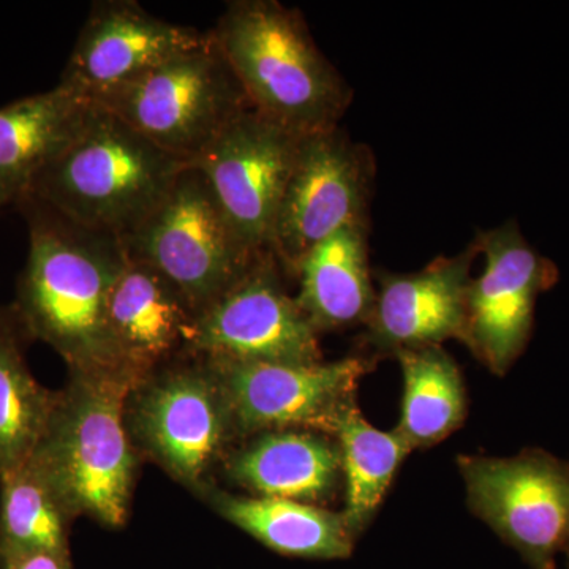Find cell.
Segmentation results:
<instances>
[{
  "instance_id": "15",
  "label": "cell",
  "mask_w": 569,
  "mask_h": 569,
  "mask_svg": "<svg viewBox=\"0 0 569 569\" xmlns=\"http://www.w3.org/2000/svg\"><path fill=\"white\" fill-rule=\"evenodd\" d=\"M477 241L455 257H438L411 274H378L372 316L365 340L377 353L396 355L413 348L441 347L462 336L471 266Z\"/></svg>"
},
{
  "instance_id": "5",
  "label": "cell",
  "mask_w": 569,
  "mask_h": 569,
  "mask_svg": "<svg viewBox=\"0 0 569 569\" xmlns=\"http://www.w3.org/2000/svg\"><path fill=\"white\" fill-rule=\"evenodd\" d=\"M126 419L138 452L198 497L212 488L213 468L238 440L219 380L194 355L141 380L127 400Z\"/></svg>"
},
{
  "instance_id": "17",
  "label": "cell",
  "mask_w": 569,
  "mask_h": 569,
  "mask_svg": "<svg viewBox=\"0 0 569 569\" xmlns=\"http://www.w3.org/2000/svg\"><path fill=\"white\" fill-rule=\"evenodd\" d=\"M230 481L254 497L320 505L342 478L336 438L313 430H269L249 437L223 460Z\"/></svg>"
},
{
  "instance_id": "24",
  "label": "cell",
  "mask_w": 569,
  "mask_h": 569,
  "mask_svg": "<svg viewBox=\"0 0 569 569\" xmlns=\"http://www.w3.org/2000/svg\"><path fill=\"white\" fill-rule=\"evenodd\" d=\"M74 516L31 460L0 475V552L70 556Z\"/></svg>"
},
{
  "instance_id": "13",
  "label": "cell",
  "mask_w": 569,
  "mask_h": 569,
  "mask_svg": "<svg viewBox=\"0 0 569 569\" xmlns=\"http://www.w3.org/2000/svg\"><path fill=\"white\" fill-rule=\"evenodd\" d=\"M305 137L250 108L190 163L208 179L224 216L253 252L269 250Z\"/></svg>"
},
{
  "instance_id": "8",
  "label": "cell",
  "mask_w": 569,
  "mask_h": 569,
  "mask_svg": "<svg viewBox=\"0 0 569 569\" xmlns=\"http://www.w3.org/2000/svg\"><path fill=\"white\" fill-rule=\"evenodd\" d=\"M377 163L369 146L342 127L306 134L288 179L269 250L284 274L310 250L350 224H370Z\"/></svg>"
},
{
  "instance_id": "19",
  "label": "cell",
  "mask_w": 569,
  "mask_h": 569,
  "mask_svg": "<svg viewBox=\"0 0 569 569\" xmlns=\"http://www.w3.org/2000/svg\"><path fill=\"white\" fill-rule=\"evenodd\" d=\"M370 224H350L306 254L296 296L318 332L367 325L376 306L369 264Z\"/></svg>"
},
{
  "instance_id": "18",
  "label": "cell",
  "mask_w": 569,
  "mask_h": 569,
  "mask_svg": "<svg viewBox=\"0 0 569 569\" xmlns=\"http://www.w3.org/2000/svg\"><path fill=\"white\" fill-rule=\"evenodd\" d=\"M97 103L58 82L0 108V201L17 204L37 176L77 140Z\"/></svg>"
},
{
  "instance_id": "23",
  "label": "cell",
  "mask_w": 569,
  "mask_h": 569,
  "mask_svg": "<svg viewBox=\"0 0 569 569\" xmlns=\"http://www.w3.org/2000/svg\"><path fill=\"white\" fill-rule=\"evenodd\" d=\"M342 459L348 530L358 538L376 518L403 459L413 449L397 430H380L361 415L358 403L348 408L336 427Z\"/></svg>"
},
{
  "instance_id": "16",
  "label": "cell",
  "mask_w": 569,
  "mask_h": 569,
  "mask_svg": "<svg viewBox=\"0 0 569 569\" xmlns=\"http://www.w3.org/2000/svg\"><path fill=\"white\" fill-rule=\"evenodd\" d=\"M107 320L119 365L141 381L190 355L198 313L167 277L127 258L111 290Z\"/></svg>"
},
{
  "instance_id": "26",
  "label": "cell",
  "mask_w": 569,
  "mask_h": 569,
  "mask_svg": "<svg viewBox=\"0 0 569 569\" xmlns=\"http://www.w3.org/2000/svg\"><path fill=\"white\" fill-rule=\"evenodd\" d=\"M567 565H568V569H569V550L567 552Z\"/></svg>"
},
{
  "instance_id": "14",
  "label": "cell",
  "mask_w": 569,
  "mask_h": 569,
  "mask_svg": "<svg viewBox=\"0 0 569 569\" xmlns=\"http://www.w3.org/2000/svg\"><path fill=\"white\" fill-rule=\"evenodd\" d=\"M206 32L153 17L133 0L92 3L61 84L99 99L204 40Z\"/></svg>"
},
{
  "instance_id": "2",
  "label": "cell",
  "mask_w": 569,
  "mask_h": 569,
  "mask_svg": "<svg viewBox=\"0 0 569 569\" xmlns=\"http://www.w3.org/2000/svg\"><path fill=\"white\" fill-rule=\"evenodd\" d=\"M140 383L123 367L69 369L31 462L74 519L107 529L129 520L140 452L127 427V400Z\"/></svg>"
},
{
  "instance_id": "7",
  "label": "cell",
  "mask_w": 569,
  "mask_h": 569,
  "mask_svg": "<svg viewBox=\"0 0 569 569\" xmlns=\"http://www.w3.org/2000/svg\"><path fill=\"white\" fill-rule=\"evenodd\" d=\"M121 241L129 260L167 277L198 317L263 253L253 252L239 238L208 179L190 163L162 201Z\"/></svg>"
},
{
  "instance_id": "21",
  "label": "cell",
  "mask_w": 569,
  "mask_h": 569,
  "mask_svg": "<svg viewBox=\"0 0 569 569\" xmlns=\"http://www.w3.org/2000/svg\"><path fill=\"white\" fill-rule=\"evenodd\" d=\"M395 356L403 378L396 430L411 449L433 447L456 432L467 417L462 372L441 347L413 348Z\"/></svg>"
},
{
  "instance_id": "4",
  "label": "cell",
  "mask_w": 569,
  "mask_h": 569,
  "mask_svg": "<svg viewBox=\"0 0 569 569\" xmlns=\"http://www.w3.org/2000/svg\"><path fill=\"white\" fill-rule=\"evenodd\" d=\"M187 164L97 104L80 137L37 176L26 197L81 227L123 239Z\"/></svg>"
},
{
  "instance_id": "3",
  "label": "cell",
  "mask_w": 569,
  "mask_h": 569,
  "mask_svg": "<svg viewBox=\"0 0 569 569\" xmlns=\"http://www.w3.org/2000/svg\"><path fill=\"white\" fill-rule=\"evenodd\" d=\"M209 33L254 111L299 134L340 127L353 88L318 48L301 11L279 0H234Z\"/></svg>"
},
{
  "instance_id": "6",
  "label": "cell",
  "mask_w": 569,
  "mask_h": 569,
  "mask_svg": "<svg viewBox=\"0 0 569 569\" xmlns=\"http://www.w3.org/2000/svg\"><path fill=\"white\" fill-rule=\"evenodd\" d=\"M93 102L186 163L252 108L209 32L192 50Z\"/></svg>"
},
{
  "instance_id": "11",
  "label": "cell",
  "mask_w": 569,
  "mask_h": 569,
  "mask_svg": "<svg viewBox=\"0 0 569 569\" xmlns=\"http://www.w3.org/2000/svg\"><path fill=\"white\" fill-rule=\"evenodd\" d=\"M485 269L468 284L460 342L490 372L507 376L529 343L539 295L559 280V269L507 222L475 238Z\"/></svg>"
},
{
  "instance_id": "27",
  "label": "cell",
  "mask_w": 569,
  "mask_h": 569,
  "mask_svg": "<svg viewBox=\"0 0 569 569\" xmlns=\"http://www.w3.org/2000/svg\"><path fill=\"white\" fill-rule=\"evenodd\" d=\"M2 208H6V204H3L2 201H0V209Z\"/></svg>"
},
{
  "instance_id": "9",
  "label": "cell",
  "mask_w": 569,
  "mask_h": 569,
  "mask_svg": "<svg viewBox=\"0 0 569 569\" xmlns=\"http://www.w3.org/2000/svg\"><path fill=\"white\" fill-rule=\"evenodd\" d=\"M471 511L530 569H556L569 550V462L542 449L515 458L460 456Z\"/></svg>"
},
{
  "instance_id": "12",
  "label": "cell",
  "mask_w": 569,
  "mask_h": 569,
  "mask_svg": "<svg viewBox=\"0 0 569 569\" xmlns=\"http://www.w3.org/2000/svg\"><path fill=\"white\" fill-rule=\"evenodd\" d=\"M271 250L198 317L190 355L241 362L323 361L320 332L283 284Z\"/></svg>"
},
{
  "instance_id": "22",
  "label": "cell",
  "mask_w": 569,
  "mask_h": 569,
  "mask_svg": "<svg viewBox=\"0 0 569 569\" xmlns=\"http://www.w3.org/2000/svg\"><path fill=\"white\" fill-rule=\"evenodd\" d=\"M26 339L14 310L0 309V475L28 462L58 399L32 376Z\"/></svg>"
},
{
  "instance_id": "10",
  "label": "cell",
  "mask_w": 569,
  "mask_h": 569,
  "mask_svg": "<svg viewBox=\"0 0 569 569\" xmlns=\"http://www.w3.org/2000/svg\"><path fill=\"white\" fill-rule=\"evenodd\" d=\"M200 358L222 387L238 438L287 429L335 438L340 418L355 406L359 383L373 362L365 356L307 365Z\"/></svg>"
},
{
  "instance_id": "20",
  "label": "cell",
  "mask_w": 569,
  "mask_h": 569,
  "mask_svg": "<svg viewBox=\"0 0 569 569\" xmlns=\"http://www.w3.org/2000/svg\"><path fill=\"white\" fill-rule=\"evenodd\" d=\"M201 498L220 518L280 556L342 560L353 552L355 538L342 512L287 498L238 496L213 486Z\"/></svg>"
},
{
  "instance_id": "25",
  "label": "cell",
  "mask_w": 569,
  "mask_h": 569,
  "mask_svg": "<svg viewBox=\"0 0 569 569\" xmlns=\"http://www.w3.org/2000/svg\"><path fill=\"white\" fill-rule=\"evenodd\" d=\"M0 569H73V563L67 553L0 552Z\"/></svg>"
},
{
  "instance_id": "1",
  "label": "cell",
  "mask_w": 569,
  "mask_h": 569,
  "mask_svg": "<svg viewBox=\"0 0 569 569\" xmlns=\"http://www.w3.org/2000/svg\"><path fill=\"white\" fill-rule=\"evenodd\" d=\"M29 253L13 310L29 339L62 356L69 369L122 367L108 335V301L127 263L122 241L71 222L36 198L17 203Z\"/></svg>"
}]
</instances>
